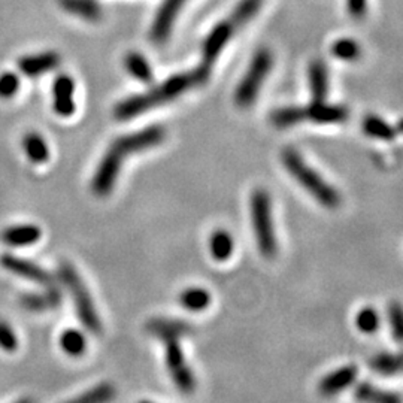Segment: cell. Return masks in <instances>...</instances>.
I'll return each mask as SVG.
<instances>
[{"instance_id": "obj_26", "label": "cell", "mask_w": 403, "mask_h": 403, "mask_svg": "<svg viewBox=\"0 0 403 403\" xmlns=\"http://www.w3.org/2000/svg\"><path fill=\"white\" fill-rule=\"evenodd\" d=\"M306 120L305 108H298V106H289V108H281L271 114V121L273 126L280 129H287L294 124H299Z\"/></svg>"}, {"instance_id": "obj_8", "label": "cell", "mask_w": 403, "mask_h": 403, "mask_svg": "<svg viewBox=\"0 0 403 403\" xmlns=\"http://www.w3.org/2000/svg\"><path fill=\"white\" fill-rule=\"evenodd\" d=\"M243 24H245V21H243L236 13H231L229 18L222 20L221 23H218L211 30V33L208 35L204 44L205 65L211 66L212 63L217 60L222 48L227 45V42L231 39L233 35H235V31Z\"/></svg>"}, {"instance_id": "obj_10", "label": "cell", "mask_w": 403, "mask_h": 403, "mask_svg": "<svg viewBox=\"0 0 403 403\" xmlns=\"http://www.w3.org/2000/svg\"><path fill=\"white\" fill-rule=\"evenodd\" d=\"M185 2L187 0H163L151 26V40H154L155 44H163L165 40H167L175 20L181 13Z\"/></svg>"}, {"instance_id": "obj_30", "label": "cell", "mask_w": 403, "mask_h": 403, "mask_svg": "<svg viewBox=\"0 0 403 403\" xmlns=\"http://www.w3.org/2000/svg\"><path fill=\"white\" fill-rule=\"evenodd\" d=\"M356 324L358 327V330H362L363 333L367 335H372L378 330V327L381 324L379 315L375 310H372V307H365V310L357 314Z\"/></svg>"}, {"instance_id": "obj_18", "label": "cell", "mask_w": 403, "mask_h": 403, "mask_svg": "<svg viewBox=\"0 0 403 403\" xmlns=\"http://www.w3.org/2000/svg\"><path fill=\"white\" fill-rule=\"evenodd\" d=\"M59 3L66 13L87 21H99L102 18V8L96 0H59Z\"/></svg>"}, {"instance_id": "obj_1", "label": "cell", "mask_w": 403, "mask_h": 403, "mask_svg": "<svg viewBox=\"0 0 403 403\" xmlns=\"http://www.w3.org/2000/svg\"><path fill=\"white\" fill-rule=\"evenodd\" d=\"M165 136L166 132L163 127L155 124L145 127L144 130L116 137L106 150L96 172H94L91 181L93 193L98 196H108L112 192L116 178H119L124 158L135 153L148 150V148L160 145Z\"/></svg>"}, {"instance_id": "obj_16", "label": "cell", "mask_w": 403, "mask_h": 403, "mask_svg": "<svg viewBox=\"0 0 403 403\" xmlns=\"http://www.w3.org/2000/svg\"><path fill=\"white\" fill-rule=\"evenodd\" d=\"M146 330L165 342L167 339H181L190 333L192 327L183 320H163V318H157V320H151L146 324Z\"/></svg>"}, {"instance_id": "obj_19", "label": "cell", "mask_w": 403, "mask_h": 403, "mask_svg": "<svg viewBox=\"0 0 403 403\" xmlns=\"http://www.w3.org/2000/svg\"><path fill=\"white\" fill-rule=\"evenodd\" d=\"M23 148L29 160L35 165H42L48 162L50 158V146L44 136L36 132H30L23 137Z\"/></svg>"}, {"instance_id": "obj_35", "label": "cell", "mask_w": 403, "mask_h": 403, "mask_svg": "<svg viewBox=\"0 0 403 403\" xmlns=\"http://www.w3.org/2000/svg\"><path fill=\"white\" fill-rule=\"evenodd\" d=\"M44 296L48 303V310H57L61 305V291L57 289V285L54 284L47 285V291L44 293Z\"/></svg>"}, {"instance_id": "obj_23", "label": "cell", "mask_w": 403, "mask_h": 403, "mask_svg": "<svg viewBox=\"0 0 403 403\" xmlns=\"http://www.w3.org/2000/svg\"><path fill=\"white\" fill-rule=\"evenodd\" d=\"M356 399L362 402H374V403H399L400 397L390 391L381 390L372 384L362 383L356 387L354 391Z\"/></svg>"}, {"instance_id": "obj_17", "label": "cell", "mask_w": 403, "mask_h": 403, "mask_svg": "<svg viewBox=\"0 0 403 403\" xmlns=\"http://www.w3.org/2000/svg\"><path fill=\"white\" fill-rule=\"evenodd\" d=\"M307 78H310L312 102H324L328 91V75L324 63L320 60L312 61L307 70Z\"/></svg>"}, {"instance_id": "obj_34", "label": "cell", "mask_w": 403, "mask_h": 403, "mask_svg": "<svg viewBox=\"0 0 403 403\" xmlns=\"http://www.w3.org/2000/svg\"><path fill=\"white\" fill-rule=\"evenodd\" d=\"M21 303H23L27 311L31 312H42L48 310V303L44 293H26L23 298H21Z\"/></svg>"}, {"instance_id": "obj_3", "label": "cell", "mask_w": 403, "mask_h": 403, "mask_svg": "<svg viewBox=\"0 0 403 403\" xmlns=\"http://www.w3.org/2000/svg\"><path fill=\"white\" fill-rule=\"evenodd\" d=\"M281 160L287 172L298 181L307 193H310L318 204L326 208H336L341 204V196L336 188L318 175L314 169L307 165L302 155L294 148H285L281 153Z\"/></svg>"}, {"instance_id": "obj_29", "label": "cell", "mask_w": 403, "mask_h": 403, "mask_svg": "<svg viewBox=\"0 0 403 403\" xmlns=\"http://www.w3.org/2000/svg\"><path fill=\"white\" fill-rule=\"evenodd\" d=\"M333 56L339 60L344 61H353L360 57V47L356 40L353 39H339L332 45Z\"/></svg>"}, {"instance_id": "obj_28", "label": "cell", "mask_w": 403, "mask_h": 403, "mask_svg": "<svg viewBox=\"0 0 403 403\" xmlns=\"http://www.w3.org/2000/svg\"><path fill=\"white\" fill-rule=\"evenodd\" d=\"M115 397V390L111 384L103 383L96 387H93L89 390L87 393H84L75 399V402L81 403H103V402H109Z\"/></svg>"}, {"instance_id": "obj_15", "label": "cell", "mask_w": 403, "mask_h": 403, "mask_svg": "<svg viewBox=\"0 0 403 403\" xmlns=\"http://www.w3.org/2000/svg\"><path fill=\"white\" fill-rule=\"evenodd\" d=\"M42 236V231L35 225H21L8 227L2 231L0 239L9 247L33 245Z\"/></svg>"}, {"instance_id": "obj_4", "label": "cell", "mask_w": 403, "mask_h": 403, "mask_svg": "<svg viewBox=\"0 0 403 403\" xmlns=\"http://www.w3.org/2000/svg\"><path fill=\"white\" fill-rule=\"evenodd\" d=\"M59 275L61 282L65 284V287L72 296L73 305H75V310L82 326L86 327L90 333L99 335L102 332L99 314L96 311V306H94L90 291L81 280L77 269L73 268L70 263L63 261L59 268Z\"/></svg>"}, {"instance_id": "obj_11", "label": "cell", "mask_w": 403, "mask_h": 403, "mask_svg": "<svg viewBox=\"0 0 403 403\" xmlns=\"http://www.w3.org/2000/svg\"><path fill=\"white\" fill-rule=\"evenodd\" d=\"M73 93H75V82L73 79L66 75V73H61L59 75L52 84V108L54 112L63 119L70 116L75 112V100H73Z\"/></svg>"}, {"instance_id": "obj_31", "label": "cell", "mask_w": 403, "mask_h": 403, "mask_svg": "<svg viewBox=\"0 0 403 403\" xmlns=\"http://www.w3.org/2000/svg\"><path fill=\"white\" fill-rule=\"evenodd\" d=\"M20 89V78L14 72H5L0 75V99L14 98Z\"/></svg>"}, {"instance_id": "obj_22", "label": "cell", "mask_w": 403, "mask_h": 403, "mask_svg": "<svg viewBox=\"0 0 403 403\" xmlns=\"http://www.w3.org/2000/svg\"><path fill=\"white\" fill-rule=\"evenodd\" d=\"M124 66L127 72L136 79H139L145 84L153 82L154 79L153 69L150 66V63H148L146 59L142 54H139V52H130V54H127L124 59Z\"/></svg>"}, {"instance_id": "obj_33", "label": "cell", "mask_w": 403, "mask_h": 403, "mask_svg": "<svg viewBox=\"0 0 403 403\" xmlns=\"http://www.w3.org/2000/svg\"><path fill=\"white\" fill-rule=\"evenodd\" d=\"M402 320H403V315H402L400 305L396 302L390 303V306H388V323H390L391 333H393L397 342L402 341V333H403Z\"/></svg>"}, {"instance_id": "obj_6", "label": "cell", "mask_w": 403, "mask_h": 403, "mask_svg": "<svg viewBox=\"0 0 403 403\" xmlns=\"http://www.w3.org/2000/svg\"><path fill=\"white\" fill-rule=\"evenodd\" d=\"M272 65L273 59L268 50H260L256 52L245 77L242 78L235 91V102L239 108H250L254 100L257 99L259 91L271 72Z\"/></svg>"}, {"instance_id": "obj_25", "label": "cell", "mask_w": 403, "mask_h": 403, "mask_svg": "<svg viewBox=\"0 0 403 403\" xmlns=\"http://www.w3.org/2000/svg\"><path fill=\"white\" fill-rule=\"evenodd\" d=\"M179 302L185 307L187 311L200 312L206 310L211 303V296L205 289H187L179 296Z\"/></svg>"}, {"instance_id": "obj_20", "label": "cell", "mask_w": 403, "mask_h": 403, "mask_svg": "<svg viewBox=\"0 0 403 403\" xmlns=\"http://www.w3.org/2000/svg\"><path fill=\"white\" fill-rule=\"evenodd\" d=\"M235 248V242L229 231L215 230L209 238V251L217 261H226Z\"/></svg>"}, {"instance_id": "obj_9", "label": "cell", "mask_w": 403, "mask_h": 403, "mask_svg": "<svg viewBox=\"0 0 403 403\" xmlns=\"http://www.w3.org/2000/svg\"><path fill=\"white\" fill-rule=\"evenodd\" d=\"M0 266H2L5 271L17 275V277L38 282L40 285H45V287L50 284H54L52 282L51 273L47 269H44L42 266H39V264L30 261L27 259L14 256V254H3V256L0 257Z\"/></svg>"}, {"instance_id": "obj_36", "label": "cell", "mask_w": 403, "mask_h": 403, "mask_svg": "<svg viewBox=\"0 0 403 403\" xmlns=\"http://www.w3.org/2000/svg\"><path fill=\"white\" fill-rule=\"evenodd\" d=\"M347 5H348V13L356 18L363 17L367 8L366 0H347Z\"/></svg>"}, {"instance_id": "obj_27", "label": "cell", "mask_w": 403, "mask_h": 403, "mask_svg": "<svg viewBox=\"0 0 403 403\" xmlns=\"http://www.w3.org/2000/svg\"><path fill=\"white\" fill-rule=\"evenodd\" d=\"M370 367L381 375H396L402 369V356L393 353H383L370 360Z\"/></svg>"}, {"instance_id": "obj_24", "label": "cell", "mask_w": 403, "mask_h": 403, "mask_svg": "<svg viewBox=\"0 0 403 403\" xmlns=\"http://www.w3.org/2000/svg\"><path fill=\"white\" fill-rule=\"evenodd\" d=\"M60 347L70 357H81L87 349V339L77 328H68L60 336Z\"/></svg>"}, {"instance_id": "obj_12", "label": "cell", "mask_w": 403, "mask_h": 403, "mask_svg": "<svg viewBox=\"0 0 403 403\" xmlns=\"http://www.w3.org/2000/svg\"><path fill=\"white\" fill-rule=\"evenodd\" d=\"M306 120L318 124H336L348 120V109L341 105H327L324 102H312L305 108Z\"/></svg>"}, {"instance_id": "obj_14", "label": "cell", "mask_w": 403, "mask_h": 403, "mask_svg": "<svg viewBox=\"0 0 403 403\" xmlns=\"http://www.w3.org/2000/svg\"><path fill=\"white\" fill-rule=\"evenodd\" d=\"M358 370L356 366H345L323 378L318 390L323 396H335L356 383Z\"/></svg>"}, {"instance_id": "obj_7", "label": "cell", "mask_w": 403, "mask_h": 403, "mask_svg": "<svg viewBox=\"0 0 403 403\" xmlns=\"http://www.w3.org/2000/svg\"><path fill=\"white\" fill-rule=\"evenodd\" d=\"M166 345V366L172 377L174 384L183 391L184 395H192L196 388V379L185 362L184 353L179 345V339H167Z\"/></svg>"}, {"instance_id": "obj_2", "label": "cell", "mask_w": 403, "mask_h": 403, "mask_svg": "<svg viewBox=\"0 0 403 403\" xmlns=\"http://www.w3.org/2000/svg\"><path fill=\"white\" fill-rule=\"evenodd\" d=\"M209 75L211 70L208 65L199 66L192 72L178 73L150 91L136 94V96H130L120 102L114 109L115 119L120 121L132 120L137 115L157 108V106L172 102L178 96H181L184 91L205 84L209 79Z\"/></svg>"}, {"instance_id": "obj_5", "label": "cell", "mask_w": 403, "mask_h": 403, "mask_svg": "<svg viewBox=\"0 0 403 403\" xmlns=\"http://www.w3.org/2000/svg\"><path fill=\"white\" fill-rule=\"evenodd\" d=\"M251 221L257 247L261 256L272 259L278 250L277 235H275L271 197L266 190H256L251 196Z\"/></svg>"}, {"instance_id": "obj_13", "label": "cell", "mask_w": 403, "mask_h": 403, "mask_svg": "<svg viewBox=\"0 0 403 403\" xmlns=\"http://www.w3.org/2000/svg\"><path fill=\"white\" fill-rule=\"evenodd\" d=\"M60 65V56L57 52H40L35 56H26L20 59L18 69L24 73L26 77H39L42 73H48L54 70Z\"/></svg>"}, {"instance_id": "obj_32", "label": "cell", "mask_w": 403, "mask_h": 403, "mask_svg": "<svg viewBox=\"0 0 403 403\" xmlns=\"http://www.w3.org/2000/svg\"><path fill=\"white\" fill-rule=\"evenodd\" d=\"M18 348V339L15 332L8 323L0 320V349L8 353H14Z\"/></svg>"}, {"instance_id": "obj_21", "label": "cell", "mask_w": 403, "mask_h": 403, "mask_svg": "<svg viewBox=\"0 0 403 403\" xmlns=\"http://www.w3.org/2000/svg\"><path fill=\"white\" fill-rule=\"evenodd\" d=\"M362 129L365 135L383 141H393L397 133L393 126H390L387 121L379 119L377 115H367L363 120Z\"/></svg>"}]
</instances>
